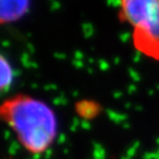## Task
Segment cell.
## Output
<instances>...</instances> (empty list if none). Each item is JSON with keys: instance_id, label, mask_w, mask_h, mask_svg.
<instances>
[{"instance_id": "6da1fadb", "label": "cell", "mask_w": 159, "mask_h": 159, "mask_svg": "<svg viewBox=\"0 0 159 159\" xmlns=\"http://www.w3.org/2000/svg\"><path fill=\"white\" fill-rule=\"evenodd\" d=\"M0 115L27 152L40 155L52 147L58 134V120L44 101L27 94L8 97L0 107Z\"/></svg>"}, {"instance_id": "7a4b0ae2", "label": "cell", "mask_w": 159, "mask_h": 159, "mask_svg": "<svg viewBox=\"0 0 159 159\" xmlns=\"http://www.w3.org/2000/svg\"><path fill=\"white\" fill-rule=\"evenodd\" d=\"M119 18L131 29L134 49L159 61V0H118Z\"/></svg>"}, {"instance_id": "3957f363", "label": "cell", "mask_w": 159, "mask_h": 159, "mask_svg": "<svg viewBox=\"0 0 159 159\" xmlns=\"http://www.w3.org/2000/svg\"><path fill=\"white\" fill-rule=\"evenodd\" d=\"M28 7V0H2V22H11L20 18Z\"/></svg>"}, {"instance_id": "277c9868", "label": "cell", "mask_w": 159, "mask_h": 159, "mask_svg": "<svg viewBox=\"0 0 159 159\" xmlns=\"http://www.w3.org/2000/svg\"><path fill=\"white\" fill-rule=\"evenodd\" d=\"M12 79H14V72L12 67L9 62L4 57H1V89L5 90L11 87Z\"/></svg>"}]
</instances>
